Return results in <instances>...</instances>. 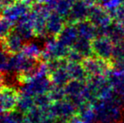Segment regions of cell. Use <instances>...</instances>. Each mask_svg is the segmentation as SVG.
Masks as SVG:
<instances>
[{"mask_svg": "<svg viewBox=\"0 0 124 123\" xmlns=\"http://www.w3.org/2000/svg\"><path fill=\"white\" fill-rule=\"evenodd\" d=\"M8 59H9L8 54L1 47L0 48V72L7 71Z\"/></svg>", "mask_w": 124, "mask_h": 123, "instance_id": "cell-23", "label": "cell"}, {"mask_svg": "<svg viewBox=\"0 0 124 123\" xmlns=\"http://www.w3.org/2000/svg\"><path fill=\"white\" fill-rule=\"evenodd\" d=\"M68 72L69 73L71 79L75 80L86 81L89 76L84 67L82 62H69L66 66Z\"/></svg>", "mask_w": 124, "mask_h": 123, "instance_id": "cell-17", "label": "cell"}, {"mask_svg": "<svg viewBox=\"0 0 124 123\" xmlns=\"http://www.w3.org/2000/svg\"><path fill=\"white\" fill-rule=\"evenodd\" d=\"M15 30L19 33L25 41H30L33 37H36L34 23L31 12L15 24Z\"/></svg>", "mask_w": 124, "mask_h": 123, "instance_id": "cell-12", "label": "cell"}, {"mask_svg": "<svg viewBox=\"0 0 124 123\" xmlns=\"http://www.w3.org/2000/svg\"><path fill=\"white\" fill-rule=\"evenodd\" d=\"M75 25H76L79 37L93 41L95 38H96L98 36L97 27L95 26L89 20L78 22Z\"/></svg>", "mask_w": 124, "mask_h": 123, "instance_id": "cell-15", "label": "cell"}, {"mask_svg": "<svg viewBox=\"0 0 124 123\" xmlns=\"http://www.w3.org/2000/svg\"><path fill=\"white\" fill-rule=\"evenodd\" d=\"M3 76L2 72H0V89L3 88Z\"/></svg>", "mask_w": 124, "mask_h": 123, "instance_id": "cell-27", "label": "cell"}, {"mask_svg": "<svg viewBox=\"0 0 124 123\" xmlns=\"http://www.w3.org/2000/svg\"><path fill=\"white\" fill-rule=\"evenodd\" d=\"M35 106H36V104H35L34 97L20 92V98H19L18 106H17L18 110L25 114L34 108Z\"/></svg>", "mask_w": 124, "mask_h": 123, "instance_id": "cell-20", "label": "cell"}, {"mask_svg": "<svg viewBox=\"0 0 124 123\" xmlns=\"http://www.w3.org/2000/svg\"><path fill=\"white\" fill-rule=\"evenodd\" d=\"M20 92L12 86H3L0 89V113H9L16 110Z\"/></svg>", "mask_w": 124, "mask_h": 123, "instance_id": "cell-6", "label": "cell"}, {"mask_svg": "<svg viewBox=\"0 0 124 123\" xmlns=\"http://www.w3.org/2000/svg\"><path fill=\"white\" fill-rule=\"evenodd\" d=\"M32 5L25 0H15L2 9V15L11 24L15 25L20 20L31 12Z\"/></svg>", "mask_w": 124, "mask_h": 123, "instance_id": "cell-4", "label": "cell"}, {"mask_svg": "<svg viewBox=\"0 0 124 123\" xmlns=\"http://www.w3.org/2000/svg\"><path fill=\"white\" fill-rule=\"evenodd\" d=\"M43 48L42 59L44 61H51L55 59H63L69 54L70 48L62 44L57 37L48 36Z\"/></svg>", "mask_w": 124, "mask_h": 123, "instance_id": "cell-3", "label": "cell"}, {"mask_svg": "<svg viewBox=\"0 0 124 123\" xmlns=\"http://www.w3.org/2000/svg\"><path fill=\"white\" fill-rule=\"evenodd\" d=\"M82 64L89 77L106 76V74L112 69L111 60H106L95 56L85 58Z\"/></svg>", "mask_w": 124, "mask_h": 123, "instance_id": "cell-5", "label": "cell"}, {"mask_svg": "<svg viewBox=\"0 0 124 123\" xmlns=\"http://www.w3.org/2000/svg\"><path fill=\"white\" fill-rule=\"evenodd\" d=\"M88 20L96 27H105L112 22L106 8L98 4L90 5Z\"/></svg>", "mask_w": 124, "mask_h": 123, "instance_id": "cell-11", "label": "cell"}, {"mask_svg": "<svg viewBox=\"0 0 124 123\" xmlns=\"http://www.w3.org/2000/svg\"><path fill=\"white\" fill-rule=\"evenodd\" d=\"M114 46L112 41L106 36H98L92 41L94 56L106 60H111L112 58Z\"/></svg>", "mask_w": 124, "mask_h": 123, "instance_id": "cell-8", "label": "cell"}, {"mask_svg": "<svg viewBox=\"0 0 124 123\" xmlns=\"http://www.w3.org/2000/svg\"><path fill=\"white\" fill-rule=\"evenodd\" d=\"M51 100L52 102L59 101L66 99V94L64 91V87H58V86H52V89L48 93Z\"/></svg>", "mask_w": 124, "mask_h": 123, "instance_id": "cell-21", "label": "cell"}, {"mask_svg": "<svg viewBox=\"0 0 124 123\" xmlns=\"http://www.w3.org/2000/svg\"><path fill=\"white\" fill-rule=\"evenodd\" d=\"M38 62L27 58L21 52L11 55L8 59L6 72H16L19 76L30 74L36 68Z\"/></svg>", "mask_w": 124, "mask_h": 123, "instance_id": "cell-1", "label": "cell"}, {"mask_svg": "<svg viewBox=\"0 0 124 123\" xmlns=\"http://www.w3.org/2000/svg\"><path fill=\"white\" fill-rule=\"evenodd\" d=\"M72 48L76 51H78L81 56H83L84 58H87L94 56L92 41H90V40L78 37V39L74 43Z\"/></svg>", "mask_w": 124, "mask_h": 123, "instance_id": "cell-18", "label": "cell"}, {"mask_svg": "<svg viewBox=\"0 0 124 123\" xmlns=\"http://www.w3.org/2000/svg\"><path fill=\"white\" fill-rule=\"evenodd\" d=\"M20 52L36 62H39L41 59H42L43 49H41L39 45L36 42L31 41L26 43L24 45Z\"/></svg>", "mask_w": 124, "mask_h": 123, "instance_id": "cell-19", "label": "cell"}, {"mask_svg": "<svg viewBox=\"0 0 124 123\" xmlns=\"http://www.w3.org/2000/svg\"><path fill=\"white\" fill-rule=\"evenodd\" d=\"M78 32L75 24L67 23L63 27L61 32L57 36V40L61 41L62 44L67 46L68 47L72 48L74 43L78 39Z\"/></svg>", "mask_w": 124, "mask_h": 123, "instance_id": "cell-14", "label": "cell"}, {"mask_svg": "<svg viewBox=\"0 0 124 123\" xmlns=\"http://www.w3.org/2000/svg\"><path fill=\"white\" fill-rule=\"evenodd\" d=\"M52 10L43 3H36L31 8V16L34 23V29L36 37H46V20Z\"/></svg>", "mask_w": 124, "mask_h": 123, "instance_id": "cell-2", "label": "cell"}, {"mask_svg": "<svg viewBox=\"0 0 124 123\" xmlns=\"http://www.w3.org/2000/svg\"><path fill=\"white\" fill-rule=\"evenodd\" d=\"M3 9V6H2V3H1V0H0V11Z\"/></svg>", "mask_w": 124, "mask_h": 123, "instance_id": "cell-30", "label": "cell"}, {"mask_svg": "<svg viewBox=\"0 0 124 123\" xmlns=\"http://www.w3.org/2000/svg\"><path fill=\"white\" fill-rule=\"evenodd\" d=\"M111 62L113 70L124 72V59H111Z\"/></svg>", "mask_w": 124, "mask_h": 123, "instance_id": "cell-26", "label": "cell"}, {"mask_svg": "<svg viewBox=\"0 0 124 123\" xmlns=\"http://www.w3.org/2000/svg\"><path fill=\"white\" fill-rule=\"evenodd\" d=\"M113 20L124 26V4H120L116 8Z\"/></svg>", "mask_w": 124, "mask_h": 123, "instance_id": "cell-25", "label": "cell"}, {"mask_svg": "<svg viewBox=\"0 0 124 123\" xmlns=\"http://www.w3.org/2000/svg\"><path fill=\"white\" fill-rule=\"evenodd\" d=\"M67 24L66 19L61 16L57 13L52 11L46 20V33L47 36L57 37L61 30L63 29L65 25Z\"/></svg>", "mask_w": 124, "mask_h": 123, "instance_id": "cell-13", "label": "cell"}, {"mask_svg": "<svg viewBox=\"0 0 124 123\" xmlns=\"http://www.w3.org/2000/svg\"><path fill=\"white\" fill-rule=\"evenodd\" d=\"M66 59L71 62H82L84 61V57L81 56L78 51H76L73 48H70Z\"/></svg>", "mask_w": 124, "mask_h": 123, "instance_id": "cell-24", "label": "cell"}, {"mask_svg": "<svg viewBox=\"0 0 124 123\" xmlns=\"http://www.w3.org/2000/svg\"><path fill=\"white\" fill-rule=\"evenodd\" d=\"M90 4L85 0H77L74 3L69 16L66 19L67 23L77 24L78 22L88 20Z\"/></svg>", "mask_w": 124, "mask_h": 123, "instance_id": "cell-9", "label": "cell"}, {"mask_svg": "<svg viewBox=\"0 0 124 123\" xmlns=\"http://www.w3.org/2000/svg\"><path fill=\"white\" fill-rule=\"evenodd\" d=\"M25 41L19 33L13 30L1 41V47L8 55H14L21 51L25 45Z\"/></svg>", "mask_w": 124, "mask_h": 123, "instance_id": "cell-10", "label": "cell"}, {"mask_svg": "<svg viewBox=\"0 0 124 123\" xmlns=\"http://www.w3.org/2000/svg\"><path fill=\"white\" fill-rule=\"evenodd\" d=\"M85 1L87 2L89 4L92 5V4H95V2H96V0H85Z\"/></svg>", "mask_w": 124, "mask_h": 123, "instance_id": "cell-29", "label": "cell"}, {"mask_svg": "<svg viewBox=\"0 0 124 123\" xmlns=\"http://www.w3.org/2000/svg\"><path fill=\"white\" fill-rule=\"evenodd\" d=\"M48 112L52 119H65L69 120L77 114V108L69 100L52 102L48 107Z\"/></svg>", "mask_w": 124, "mask_h": 123, "instance_id": "cell-7", "label": "cell"}, {"mask_svg": "<svg viewBox=\"0 0 124 123\" xmlns=\"http://www.w3.org/2000/svg\"><path fill=\"white\" fill-rule=\"evenodd\" d=\"M49 78L52 84L54 86H58V87H64L71 80V78L66 68V66L59 67L51 72L49 73Z\"/></svg>", "mask_w": 124, "mask_h": 123, "instance_id": "cell-16", "label": "cell"}, {"mask_svg": "<svg viewBox=\"0 0 124 123\" xmlns=\"http://www.w3.org/2000/svg\"><path fill=\"white\" fill-rule=\"evenodd\" d=\"M26 2H28L29 3L32 4H36V3H39V0H25Z\"/></svg>", "mask_w": 124, "mask_h": 123, "instance_id": "cell-28", "label": "cell"}, {"mask_svg": "<svg viewBox=\"0 0 124 123\" xmlns=\"http://www.w3.org/2000/svg\"><path fill=\"white\" fill-rule=\"evenodd\" d=\"M120 3H121L122 4H124V0H120Z\"/></svg>", "mask_w": 124, "mask_h": 123, "instance_id": "cell-31", "label": "cell"}, {"mask_svg": "<svg viewBox=\"0 0 124 123\" xmlns=\"http://www.w3.org/2000/svg\"><path fill=\"white\" fill-rule=\"evenodd\" d=\"M111 59H124V41L114 46Z\"/></svg>", "mask_w": 124, "mask_h": 123, "instance_id": "cell-22", "label": "cell"}]
</instances>
